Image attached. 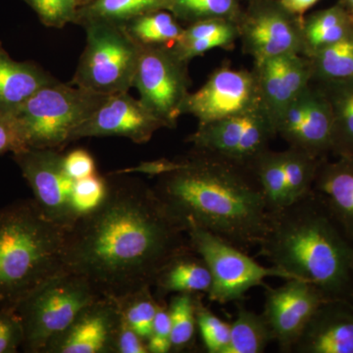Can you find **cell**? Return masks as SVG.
Wrapping results in <instances>:
<instances>
[{
	"mask_svg": "<svg viewBox=\"0 0 353 353\" xmlns=\"http://www.w3.org/2000/svg\"><path fill=\"white\" fill-rule=\"evenodd\" d=\"M110 176L101 205L67 232L63 270L87 279L101 296L119 299L153 287L164 265L192 245L152 187Z\"/></svg>",
	"mask_w": 353,
	"mask_h": 353,
	"instance_id": "1",
	"label": "cell"
},
{
	"mask_svg": "<svg viewBox=\"0 0 353 353\" xmlns=\"http://www.w3.org/2000/svg\"><path fill=\"white\" fill-rule=\"evenodd\" d=\"M152 189L185 231L201 228L245 252L263 239L268 206L248 165L192 148L175 169L157 176Z\"/></svg>",
	"mask_w": 353,
	"mask_h": 353,
	"instance_id": "2",
	"label": "cell"
},
{
	"mask_svg": "<svg viewBox=\"0 0 353 353\" xmlns=\"http://www.w3.org/2000/svg\"><path fill=\"white\" fill-rule=\"evenodd\" d=\"M260 255L272 266L315 285L328 299L353 303V245L321 197L303 199L269 212Z\"/></svg>",
	"mask_w": 353,
	"mask_h": 353,
	"instance_id": "3",
	"label": "cell"
},
{
	"mask_svg": "<svg viewBox=\"0 0 353 353\" xmlns=\"http://www.w3.org/2000/svg\"><path fill=\"white\" fill-rule=\"evenodd\" d=\"M66 234L44 217L34 199L0 208V306L13 307L63 271Z\"/></svg>",
	"mask_w": 353,
	"mask_h": 353,
	"instance_id": "4",
	"label": "cell"
},
{
	"mask_svg": "<svg viewBox=\"0 0 353 353\" xmlns=\"http://www.w3.org/2000/svg\"><path fill=\"white\" fill-rule=\"evenodd\" d=\"M108 97L59 80L41 88L13 114L23 150L61 152Z\"/></svg>",
	"mask_w": 353,
	"mask_h": 353,
	"instance_id": "5",
	"label": "cell"
},
{
	"mask_svg": "<svg viewBox=\"0 0 353 353\" xmlns=\"http://www.w3.org/2000/svg\"><path fill=\"white\" fill-rule=\"evenodd\" d=\"M102 297L87 279L61 271L13 306L24 331L26 352L44 353L83 308Z\"/></svg>",
	"mask_w": 353,
	"mask_h": 353,
	"instance_id": "6",
	"label": "cell"
},
{
	"mask_svg": "<svg viewBox=\"0 0 353 353\" xmlns=\"http://www.w3.org/2000/svg\"><path fill=\"white\" fill-rule=\"evenodd\" d=\"M83 27L87 43L70 83L103 95L129 92L141 46L121 25L92 22Z\"/></svg>",
	"mask_w": 353,
	"mask_h": 353,
	"instance_id": "7",
	"label": "cell"
},
{
	"mask_svg": "<svg viewBox=\"0 0 353 353\" xmlns=\"http://www.w3.org/2000/svg\"><path fill=\"white\" fill-rule=\"evenodd\" d=\"M187 234L190 245L206 262L212 276L208 294L212 303H239L248 290L265 285L267 278L294 279L272 265L260 264L245 250L201 228L189 227Z\"/></svg>",
	"mask_w": 353,
	"mask_h": 353,
	"instance_id": "8",
	"label": "cell"
},
{
	"mask_svg": "<svg viewBox=\"0 0 353 353\" xmlns=\"http://www.w3.org/2000/svg\"><path fill=\"white\" fill-rule=\"evenodd\" d=\"M189 64L168 46H141L132 88L167 129H175L190 94Z\"/></svg>",
	"mask_w": 353,
	"mask_h": 353,
	"instance_id": "9",
	"label": "cell"
},
{
	"mask_svg": "<svg viewBox=\"0 0 353 353\" xmlns=\"http://www.w3.org/2000/svg\"><path fill=\"white\" fill-rule=\"evenodd\" d=\"M275 122L265 108L199 125L187 138L192 148L252 167L277 138Z\"/></svg>",
	"mask_w": 353,
	"mask_h": 353,
	"instance_id": "10",
	"label": "cell"
},
{
	"mask_svg": "<svg viewBox=\"0 0 353 353\" xmlns=\"http://www.w3.org/2000/svg\"><path fill=\"white\" fill-rule=\"evenodd\" d=\"M13 158L44 217L68 232L80 216L73 204L75 181L65 169L64 155L50 148H26Z\"/></svg>",
	"mask_w": 353,
	"mask_h": 353,
	"instance_id": "11",
	"label": "cell"
},
{
	"mask_svg": "<svg viewBox=\"0 0 353 353\" xmlns=\"http://www.w3.org/2000/svg\"><path fill=\"white\" fill-rule=\"evenodd\" d=\"M303 17L280 0H255L243 9L239 30L241 50L259 62L288 53L303 52Z\"/></svg>",
	"mask_w": 353,
	"mask_h": 353,
	"instance_id": "12",
	"label": "cell"
},
{
	"mask_svg": "<svg viewBox=\"0 0 353 353\" xmlns=\"http://www.w3.org/2000/svg\"><path fill=\"white\" fill-rule=\"evenodd\" d=\"M260 108H265L253 70L234 69L227 63L215 69L199 90L190 92L182 114L204 125Z\"/></svg>",
	"mask_w": 353,
	"mask_h": 353,
	"instance_id": "13",
	"label": "cell"
},
{
	"mask_svg": "<svg viewBox=\"0 0 353 353\" xmlns=\"http://www.w3.org/2000/svg\"><path fill=\"white\" fill-rule=\"evenodd\" d=\"M276 132L289 148L303 150L319 159L332 150L333 115L321 88L309 83L275 119Z\"/></svg>",
	"mask_w": 353,
	"mask_h": 353,
	"instance_id": "14",
	"label": "cell"
},
{
	"mask_svg": "<svg viewBox=\"0 0 353 353\" xmlns=\"http://www.w3.org/2000/svg\"><path fill=\"white\" fill-rule=\"evenodd\" d=\"M263 314L281 352H292L315 311L328 301L319 288L301 279L285 280L278 288L264 285Z\"/></svg>",
	"mask_w": 353,
	"mask_h": 353,
	"instance_id": "15",
	"label": "cell"
},
{
	"mask_svg": "<svg viewBox=\"0 0 353 353\" xmlns=\"http://www.w3.org/2000/svg\"><path fill=\"white\" fill-rule=\"evenodd\" d=\"M165 125L129 92L108 95L101 105L76 130L72 141L85 138L122 137L138 145L148 143Z\"/></svg>",
	"mask_w": 353,
	"mask_h": 353,
	"instance_id": "16",
	"label": "cell"
},
{
	"mask_svg": "<svg viewBox=\"0 0 353 353\" xmlns=\"http://www.w3.org/2000/svg\"><path fill=\"white\" fill-rule=\"evenodd\" d=\"M120 322L117 301L102 296L83 308L44 353H116Z\"/></svg>",
	"mask_w": 353,
	"mask_h": 353,
	"instance_id": "17",
	"label": "cell"
},
{
	"mask_svg": "<svg viewBox=\"0 0 353 353\" xmlns=\"http://www.w3.org/2000/svg\"><path fill=\"white\" fill-rule=\"evenodd\" d=\"M264 108L273 117L294 101L312 82L310 59L299 53H288L254 62Z\"/></svg>",
	"mask_w": 353,
	"mask_h": 353,
	"instance_id": "18",
	"label": "cell"
},
{
	"mask_svg": "<svg viewBox=\"0 0 353 353\" xmlns=\"http://www.w3.org/2000/svg\"><path fill=\"white\" fill-rule=\"evenodd\" d=\"M292 352L353 353L352 301H324L309 320Z\"/></svg>",
	"mask_w": 353,
	"mask_h": 353,
	"instance_id": "19",
	"label": "cell"
},
{
	"mask_svg": "<svg viewBox=\"0 0 353 353\" xmlns=\"http://www.w3.org/2000/svg\"><path fill=\"white\" fill-rule=\"evenodd\" d=\"M313 190L353 243V157L321 160Z\"/></svg>",
	"mask_w": 353,
	"mask_h": 353,
	"instance_id": "20",
	"label": "cell"
},
{
	"mask_svg": "<svg viewBox=\"0 0 353 353\" xmlns=\"http://www.w3.org/2000/svg\"><path fill=\"white\" fill-rule=\"evenodd\" d=\"M57 81L32 61H16L0 41V115H12L32 94Z\"/></svg>",
	"mask_w": 353,
	"mask_h": 353,
	"instance_id": "21",
	"label": "cell"
},
{
	"mask_svg": "<svg viewBox=\"0 0 353 353\" xmlns=\"http://www.w3.org/2000/svg\"><path fill=\"white\" fill-rule=\"evenodd\" d=\"M153 287L157 288L158 301H163L168 294H208L212 287V276L204 259L190 248L164 265Z\"/></svg>",
	"mask_w": 353,
	"mask_h": 353,
	"instance_id": "22",
	"label": "cell"
},
{
	"mask_svg": "<svg viewBox=\"0 0 353 353\" xmlns=\"http://www.w3.org/2000/svg\"><path fill=\"white\" fill-rule=\"evenodd\" d=\"M240 39L239 24L226 19L199 21L188 25L172 46L181 59L190 62L215 48L232 50Z\"/></svg>",
	"mask_w": 353,
	"mask_h": 353,
	"instance_id": "23",
	"label": "cell"
},
{
	"mask_svg": "<svg viewBox=\"0 0 353 353\" xmlns=\"http://www.w3.org/2000/svg\"><path fill=\"white\" fill-rule=\"evenodd\" d=\"M353 34L352 14L340 2L304 16L303 55L311 57Z\"/></svg>",
	"mask_w": 353,
	"mask_h": 353,
	"instance_id": "24",
	"label": "cell"
},
{
	"mask_svg": "<svg viewBox=\"0 0 353 353\" xmlns=\"http://www.w3.org/2000/svg\"><path fill=\"white\" fill-rule=\"evenodd\" d=\"M328 99L333 115L331 154L353 157V78L314 82Z\"/></svg>",
	"mask_w": 353,
	"mask_h": 353,
	"instance_id": "25",
	"label": "cell"
},
{
	"mask_svg": "<svg viewBox=\"0 0 353 353\" xmlns=\"http://www.w3.org/2000/svg\"><path fill=\"white\" fill-rule=\"evenodd\" d=\"M168 0H90L80 6L75 24L92 22L123 26L130 20L155 10H167Z\"/></svg>",
	"mask_w": 353,
	"mask_h": 353,
	"instance_id": "26",
	"label": "cell"
},
{
	"mask_svg": "<svg viewBox=\"0 0 353 353\" xmlns=\"http://www.w3.org/2000/svg\"><path fill=\"white\" fill-rule=\"evenodd\" d=\"M129 36L141 46H172L183 34L180 21L168 10L143 14L123 25Z\"/></svg>",
	"mask_w": 353,
	"mask_h": 353,
	"instance_id": "27",
	"label": "cell"
},
{
	"mask_svg": "<svg viewBox=\"0 0 353 353\" xmlns=\"http://www.w3.org/2000/svg\"><path fill=\"white\" fill-rule=\"evenodd\" d=\"M231 338L226 353H262L275 343L273 332L263 314L239 304L236 319L231 323Z\"/></svg>",
	"mask_w": 353,
	"mask_h": 353,
	"instance_id": "28",
	"label": "cell"
},
{
	"mask_svg": "<svg viewBox=\"0 0 353 353\" xmlns=\"http://www.w3.org/2000/svg\"><path fill=\"white\" fill-rule=\"evenodd\" d=\"M241 0H168L167 10L185 25L199 21L226 19L240 22Z\"/></svg>",
	"mask_w": 353,
	"mask_h": 353,
	"instance_id": "29",
	"label": "cell"
},
{
	"mask_svg": "<svg viewBox=\"0 0 353 353\" xmlns=\"http://www.w3.org/2000/svg\"><path fill=\"white\" fill-rule=\"evenodd\" d=\"M263 190L269 212L287 206L284 152L266 150L252 165Z\"/></svg>",
	"mask_w": 353,
	"mask_h": 353,
	"instance_id": "30",
	"label": "cell"
},
{
	"mask_svg": "<svg viewBox=\"0 0 353 353\" xmlns=\"http://www.w3.org/2000/svg\"><path fill=\"white\" fill-rule=\"evenodd\" d=\"M308 58L312 82L352 79L353 34Z\"/></svg>",
	"mask_w": 353,
	"mask_h": 353,
	"instance_id": "31",
	"label": "cell"
},
{
	"mask_svg": "<svg viewBox=\"0 0 353 353\" xmlns=\"http://www.w3.org/2000/svg\"><path fill=\"white\" fill-rule=\"evenodd\" d=\"M287 180V206L312 192L316 174L321 160L303 150L288 148L284 150Z\"/></svg>",
	"mask_w": 353,
	"mask_h": 353,
	"instance_id": "32",
	"label": "cell"
},
{
	"mask_svg": "<svg viewBox=\"0 0 353 353\" xmlns=\"http://www.w3.org/2000/svg\"><path fill=\"white\" fill-rule=\"evenodd\" d=\"M199 294H175L168 304L172 325L171 352H181L194 345L196 338V299Z\"/></svg>",
	"mask_w": 353,
	"mask_h": 353,
	"instance_id": "33",
	"label": "cell"
},
{
	"mask_svg": "<svg viewBox=\"0 0 353 353\" xmlns=\"http://www.w3.org/2000/svg\"><path fill=\"white\" fill-rule=\"evenodd\" d=\"M115 301L123 319L143 341H148L159 304L152 296V287L143 288Z\"/></svg>",
	"mask_w": 353,
	"mask_h": 353,
	"instance_id": "34",
	"label": "cell"
},
{
	"mask_svg": "<svg viewBox=\"0 0 353 353\" xmlns=\"http://www.w3.org/2000/svg\"><path fill=\"white\" fill-rule=\"evenodd\" d=\"M197 328L208 353H226L231 338V325L221 319L202 303V294L196 299Z\"/></svg>",
	"mask_w": 353,
	"mask_h": 353,
	"instance_id": "35",
	"label": "cell"
},
{
	"mask_svg": "<svg viewBox=\"0 0 353 353\" xmlns=\"http://www.w3.org/2000/svg\"><path fill=\"white\" fill-rule=\"evenodd\" d=\"M38 16L46 27L63 29L65 26L75 24L80 8L79 0H23Z\"/></svg>",
	"mask_w": 353,
	"mask_h": 353,
	"instance_id": "36",
	"label": "cell"
},
{
	"mask_svg": "<svg viewBox=\"0 0 353 353\" xmlns=\"http://www.w3.org/2000/svg\"><path fill=\"white\" fill-rule=\"evenodd\" d=\"M108 190V179L95 173L75 181L73 204L78 215L83 216L99 208L105 199Z\"/></svg>",
	"mask_w": 353,
	"mask_h": 353,
	"instance_id": "37",
	"label": "cell"
},
{
	"mask_svg": "<svg viewBox=\"0 0 353 353\" xmlns=\"http://www.w3.org/2000/svg\"><path fill=\"white\" fill-rule=\"evenodd\" d=\"M24 341V331L17 313L10 306H0V353L17 352Z\"/></svg>",
	"mask_w": 353,
	"mask_h": 353,
	"instance_id": "38",
	"label": "cell"
},
{
	"mask_svg": "<svg viewBox=\"0 0 353 353\" xmlns=\"http://www.w3.org/2000/svg\"><path fill=\"white\" fill-rule=\"evenodd\" d=\"M158 309L150 339L146 341L148 352L168 353L171 352L172 325L168 305L164 301H158Z\"/></svg>",
	"mask_w": 353,
	"mask_h": 353,
	"instance_id": "39",
	"label": "cell"
},
{
	"mask_svg": "<svg viewBox=\"0 0 353 353\" xmlns=\"http://www.w3.org/2000/svg\"><path fill=\"white\" fill-rule=\"evenodd\" d=\"M64 166L74 181L87 178L97 173L94 157L88 150L77 148L64 155Z\"/></svg>",
	"mask_w": 353,
	"mask_h": 353,
	"instance_id": "40",
	"label": "cell"
},
{
	"mask_svg": "<svg viewBox=\"0 0 353 353\" xmlns=\"http://www.w3.org/2000/svg\"><path fill=\"white\" fill-rule=\"evenodd\" d=\"M116 353H150L146 341L128 325L122 316L116 339Z\"/></svg>",
	"mask_w": 353,
	"mask_h": 353,
	"instance_id": "41",
	"label": "cell"
},
{
	"mask_svg": "<svg viewBox=\"0 0 353 353\" xmlns=\"http://www.w3.org/2000/svg\"><path fill=\"white\" fill-rule=\"evenodd\" d=\"M23 150L22 143L12 115H0V155Z\"/></svg>",
	"mask_w": 353,
	"mask_h": 353,
	"instance_id": "42",
	"label": "cell"
},
{
	"mask_svg": "<svg viewBox=\"0 0 353 353\" xmlns=\"http://www.w3.org/2000/svg\"><path fill=\"white\" fill-rule=\"evenodd\" d=\"M178 165V158L168 159V158H160L152 161L141 162L138 166L130 167V168L120 169L114 171L110 175H131V174H145V175L157 176L173 170Z\"/></svg>",
	"mask_w": 353,
	"mask_h": 353,
	"instance_id": "43",
	"label": "cell"
},
{
	"mask_svg": "<svg viewBox=\"0 0 353 353\" xmlns=\"http://www.w3.org/2000/svg\"><path fill=\"white\" fill-rule=\"evenodd\" d=\"M318 1L319 0H280L283 6L299 17H304L306 11L314 6Z\"/></svg>",
	"mask_w": 353,
	"mask_h": 353,
	"instance_id": "44",
	"label": "cell"
},
{
	"mask_svg": "<svg viewBox=\"0 0 353 353\" xmlns=\"http://www.w3.org/2000/svg\"><path fill=\"white\" fill-rule=\"evenodd\" d=\"M340 3L353 15V0H341Z\"/></svg>",
	"mask_w": 353,
	"mask_h": 353,
	"instance_id": "45",
	"label": "cell"
},
{
	"mask_svg": "<svg viewBox=\"0 0 353 353\" xmlns=\"http://www.w3.org/2000/svg\"><path fill=\"white\" fill-rule=\"evenodd\" d=\"M88 1H90V0H79V2H80V6H83V4L87 3Z\"/></svg>",
	"mask_w": 353,
	"mask_h": 353,
	"instance_id": "46",
	"label": "cell"
},
{
	"mask_svg": "<svg viewBox=\"0 0 353 353\" xmlns=\"http://www.w3.org/2000/svg\"><path fill=\"white\" fill-rule=\"evenodd\" d=\"M241 1H245L246 4L250 3V2L255 1V0H241Z\"/></svg>",
	"mask_w": 353,
	"mask_h": 353,
	"instance_id": "47",
	"label": "cell"
},
{
	"mask_svg": "<svg viewBox=\"0 0 353 353\" xmlns=\"http://www.w3.org/2000/svg\"><path fill=\"white\" fill-rule=\"evenodd\" d=\"M352 23H353V15H352Z\"/></svg>",
	"mask_w": 353,
	"mask_h": 353,
	"instance_id": "48",
	"label": "cell"
}]
</instances>
